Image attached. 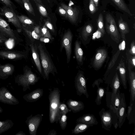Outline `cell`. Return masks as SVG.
Masks as SVG:
<instances>
[{
	"label": "cell",
	"instance_id": "obj_45",
	"mask_svg": "<svg viewBox=\"0 0 135 135\" xmlns=\"http://www.w3.org/2000/svg\"><path fill=\"white\" fill-rule=\"evenodd\" d=\"M89 9L90 12L93 14L96 11V8L93 0H90L89 4Z\"/></svg>",
	"mask_w": 135,
	"mask_h": 135
},
{
	"label": "cell",
	"instance_id": "obj_40",
	"mask_svg": "<svg viewBox=\"0 0 135 135\" xmlns=\"http://www.w3.org/2000/svg\"><path fill=\"white\" fill-rule=\"evenodd\" d=\"M40 29L42 36L44 38H48L51 40H52V38L49 31L45 25L41 27Z\"/></svg>",
	"mask_w": 135,
	"mask_h": 135
},
{
	"label": "cell",
	"instance_id": "obj_24",
	"mask_svg": "<svg viewBox=\"0 0 135 135\" xmlns=\"http://www.w3.org/2000/svg\"><path fill=\"white\" fill-rule=\"evenodd\" d=\"M0 56L3 58L9 59H17L22 58L25 55L20 53L9 51H0Z\"/></svg>",
	"mask_w": 135,
	"mask_h": 135
},
{
	"label": "cell",
	"instance_id": "obj_38",
	"mask_svg": "<svg viewBox=\"0 0 135 135\" xmlns=\"http://www.w3.org/2000/svg\"><path fill=\"white\" fill-rule=\"evenodd\" d=\"M26 9L30 13L35 16L33 8L29 0H21Z\"/></svg>",
	"mask_w": 135,
	"mask_h": 135
},
{
	"label": "cell",
	"instance_id": "obj_10",
	"mask_svg": "<svg viewBox=\"0 0 135 135\" xmlns=\"http://www.w3.org/2000/svg\"><path fill=\"white\" fill-rule=\"evenodd\" d=\"M0 102L10 105H16L19 102L11 92L4 87L0 88Z\"/></svg>",
	"mask_w": 135,
	"mask_h": 135
},
{
	"label": "cell",
	"instance_id": "obj_16",
	"mask_svg": "<svg viewBox=\"0 0 135 135\" xmlns=\"http://www.w3.org/2000/svg\"><path fill=\"white\" fill-rule=\"evenodd\" d=\"M77 123H82L93 126L97 125L98 122L96 117L93 114H84L76 119Z\"/></svg>",
	"mask_w": 135,
	"mask_h": 135
},
{
	"label": "cell",
	"instance_id": "obj_22",
	"mask_svg": "<svg viewBox=\"0 0 135 135\" xmlns=\"http://www.w3.org/2000/svg\"><path fill=\"white\" fill-rule=\"evenodd\" d=\"M119 29L120 32V36L123 40H126V35L129 32V29L127 23L124 21L121 17L118 21Z\"/></svg>",
	"mask_w": 135,
	"mask_h": 135
},
{
	"label": "cell",
	"instance_id": "obj_28",
	"mask_svg": "<svg viewBox=\"0 0 135 135\" xmlns=\"http://www.w3.org/2000/svg\"><path fill=\"white\" fill-rule=\"evenodd\" d=\"M112 92L116 94L117 90L120 88V83L119 78L117 72H116L112 80L110 87Z\"/></svg>",
	"mask_w": 135,
	"mask_h": 135
},
{
	"label": "cell",
	"instance_id": "obj_2",
	"mask_svg": "<svg viewBox=\"0 0 135 135\" xmlns=\"http://www.w3.org/2000/svg\"><path fill=\"white\" fill-rule=\"evenodd\" d=\"M50 91L48 96L49 102V119L50 122L57 123L60 116L59 109L60 102V91L59 88H54L53 90L49 89Z\"/></svg>",
	"mask_w": 135,
	"mask_h": 135
},
{
	"label": "cell",
	"instance_id": "obj_23",
	"mask_svg": "<svg viewBox=\"0 0 135 135\" xmlns=\"http://www.w3.org/2000/svg\"><path fill=\"white\" fill-rule=\"evenodd\" d=\"M126 117L128 120V124H133L135 125V100L131 104H129L128 106Z\"/></svg>",
	"mask_w": 135,
	"mask_h": 135
},
{
	"label": "cell",
	"instance_id": "obj_19",
	"mask_svg": "<svg viewBox=\"0 0 135 135\" xmlns=\"http://www.w3.org/2000/svg\"><path fill=\"white\" fill-rule=\"evenodd\" d=\"M116 69L119 71L121 83L123 88L126 89L127 88V80L125 63L122 58L119 61Z\"/></svg>",
	"mask_w": 135,
	"mask_h": 135
},
{
	"label": "cell",
	"instance_id": "obj_47",
	"mask_svg": "<svg viewBox=\"0 0 135 135\" xmlns=\"http://www.w3.org/2000/svg\"><path fill=\"white\" fill-rule=\"evenodd\" d=\"M45 25L49 28L52 32H55V30L52 23L48 21H46L45 23Z\"/></svg>",
	"mask_w": 135,
	"mask_h": 135
},
{
	"label": "cell",
	"instance_id": "obj_8",
	"mask_svg": "<svg viewBox=\"0 0 135 135\" xmlns=\"http://www.w3.org/2000/svg\"><path fill=\"white\" fill-rule=\"evenodd\" d=\"M0 14L5 16L8 21L11 22L16 28L19 29H22V26L18 18L12 7L6 6L3 7L1 9Z\"/></svg>",
	"mask_w": 135,
	"mask_h": 135
},
{
	"label": "cell",
	"instance_id": "obj_59",
	"mask_svg": "<svg viewBox=\"0 0 135 135\" xmlns=\"http://www.w3.org/2000/svg\"><path fill=\"white\" fill-rule=\"evenodd\" d=\"M3 41L0 39V43L3 42Z\"/></svg>",
	"mask_w": 135,
	"mask_h": 135
},
{
	"label": "cell",
	"instance_id": "obj_1",
	"mask_svg": "<svg viewBox=\"0 0 135 135\" xmlns=\"http://www.w3.org/2000/svg\"><path fill=\"white\" fill-rule=\"evenodd\" d=\"M43 69V76L45 79L48 80L50 74L53 75L57 70L45 45L40 43L37 45Z\"/></svg>",
	"mask_w": 135,
	"mask_h": 135
},
{
	"label": "cell",
	"instance_id": "obj_13",
	"mask_svg": "<svg viewBox=\"0 0 135 135\" xmlns=\"http://www.w3.org/2000/svg\"><path fill=\"white\" fill-rule=\"evenodd\" d=\"M107 55V51L103 49L98 50L94 59L93 65L96 69L100 68L103 64Z\"/></svg>",
	"mask_w": 135,
	"mask_h": 135
},
{
	"label": "cell",
	"instance_id": "obj_5",
	"mask_svg": "<svg viewBox=\"0 0 135 135\" xmlns=\"http://www.w3.org/2000/svg\"><path fill=\"white\" fill-rule=\"evenodd\" d=\"M75 86L78 95L80 96L84 94L86 98H89L86 80L82 72L79 71L77 73L75 78Z\"/></svg>",
	"mask_w": 135,
	"mask_h": 135
},
{
	"label": "cell",
	"instance_id": "obj_30",
	"mask_svg": "<svg viewBox=\"0 0 135 135\" xmlns=\"http://www.w3.org/2000/svg\"><path fill=\"white\" fill-rule=\"evenodd\" d=\"M90 126L82 123H77L73 129L72 133L77 134L82 133L86 130Z\"/></svg>",
	"mask_w": 135,
	"mask_h": 135
},
{
	"label": "cell",
	"instance_id": "obj_9",
	"mask_svg": "<svg viewBox=\"0 0 135 135\" xmlns=\"http://www.w3.org/2000/svg\"><path fill=\"white\" fill-rule=\"evenodd\" d=\"M102 128L107 131H110L113 123V117L109 110H106L102 108L99 112Z\"/></svg>",
	"mask_w": 135,
	"mask_h": 135
},
{
	"label": "cell",
	"instance_id": "obj_29",
	"mask_svg": "<svg viewBox=\"0 0 135 135\" xmlns=\"http://www.w3.org/2000/svg\"><path fill=\"white\" fill-rule=\"evenodd\" d=\"M13 124V122L11 120L0 121V134L11 128Z\"/></svg>",
	"mask_w": 135,
	"mask_h": 135
},
{
	"label": "cell",
	"instance_id": "obj_57",
	"mask_svg": "<svg viewBox=\"0 0 135 135\" xmlns=\"http://www.w3.org/2000/svg\"><path fill=\"white\" fill-rule=\"evenodd\" d=\"M16 2H17L18 3L20 4H23V3L21 0H14Z\"/></svg>",
	"mask_w": 135,
	"mask_h": 135
},
{
	"label": "cell",
	"instance_id": "obj_53",
	"mask_svg": "<svg viewBox=\"0 0 135 135\" xmlns=\"http://www.w3.org/2000/svg\"><path fill=\"white\" fill-rule=\"evenodd\" d=\"M0 39L3 41L6 40L7 38L5 37L0 32Z\"/></svg>",
	"mask_w": 135,
	"mask_h": 135
},
{
	"label": "cell",
	"instance_id": "obj_15",
	"mask_svg": "<svg viewBox=\"0 0 135 135\" xmlns=\"http://www.w3.org/2000/svg\"><path fill=\"white\" fill-rule=\"evenodd\" d=\"M43 89L37 88L25 95L23 98L27 102H33L39 100L43 96Z\"/></svg>",
	"mask_w": 135,
	"mask_h": 135
},
{
	"label": "cell",
	"instance_id": "obj_42",
	"mask_svg": "<svg viewBox=\"0 0 135 135\" xmlns=\"http://www.w3.org/2000/svg\"><path fill=\"white\" fill-rule=\"evenodd\" d=\"M41 14L43 17H47L48 14L46 8L37 2H35Z\"/></svg>",
	"mask_w": 135,
	"mask_h": 135
},
{
	"label": "cell",
	"instance_id": "obj_31",
	"mask_svg": "<svg viewBox=\"0 0 135 135\" xmlns=\"http://www.w3.org/2000/svg\"><path fill=\"white\" fill-rule=\"evenodd\" d=\"M93 31V27L90 24H88L85 26L81 32V36L83 39L86 40L91 34Z\"/></svg>",
	"mask_w": 135,
	"mask_h": 135
},
{
	"label": "cell",
	"instance_id": "obj_33",
	"mask_svg": "<svg viewBox=\"0 0 135 135\" xmlns=\"http://www.w3.org/2000/svg\"><path fill=\"white\" fill-rule=\"evenodd\" d=\"M112 0L121 10L127 13L130 16H132L133 15L123 0Z\"/></svg>",
	"mask_w": 135,
	"mask_h": 135
},
{
	"label": "cell",
	"instance_id": "obj_49",
	"mask_svg": "<svg viewBox=\"0 0 135 135\" xmlns=\"http://www.w3.org/2000/svg\"><path fill=\"white\" fill-rule=\"evenodd\" d=\"M59 11L60 13L65 17L67 18V14L66 11L61 7H60L59 8Z\"/></svg>",
	"mask_w": 135,
	"mask_h": 135
},
{
	"label": "cell",
	"instance_id": "obj_32",
	"mask_svg": "<svg viewBox=\"0 0 135 135\" xmlns=\"http://www.w3.org/2000/svg\"><path fill=\"white\" fill-rule=\"evenodd\" d=\"M120 51L118 50L116 53L114 55L112 59L109 63L106 71L104 75L103 79L104 80L106 78L109 73V71L114 65L120 53Z\"/></svg>",
	"mask_w": 135,
	"mask_h": 135
},
{
	"label": "cell",
	"instance_id": "obj_25",
	"mask_svg": "<svg viewBox=\"0 0 135 135\" xmlns=\"http://www.w3.org/2000/svg\"><path fill=\"white\" fill-rule=\"evenodd\" d=\"M109 86L107 85L105 88L106 106L109 109L113 110V104L116 94H115L112 92L109 91Z\"/></svg>",
	"mask_w": 135,
	"mask_h": 135
},
{
	"label": "cell",
	"instance_id": "obj_37",
	"mask_svg": "<svg viewBox=\"0 0 135 135\" xmlns=\"http://www.w3.org/2000/svg\"><path fill=\"white\" fill-rule=\"evenodd\" d=\"M17 16L21 25L31 26L34 24V22L32 20L26 16L23 15H17Z\"/></svg>",
	"mask_w": 135,
	"mask_h": 135
},
{
	"label": "cell",
	"instance_id": "obj_4",
	"mask_svg": "<svg viewBox=\"0 0 135 135\" xmlns=\"http://www.w3.org/2000/svg\"><path fill=\"white\" fill-rule=\"evenodd\" d=\"M105 20V28L107 32L114 41L117 43H119L121 37L114 19L110 14L107 13Z\"/></svg>",
	"mask_w": 135,
	"mask_h": 135
},
{
	"label": "cell",
	"instance_id": "obj_43",
	"mask_svg": "<svg viewBox=\"0 0 135 135\" xmlns=\"http://www.w3.org/2000/svg\"><path fill=\"white\" fill-rule=\"evenodd\" d=\"M126 55L128 64H129L131 68H134L135 66V56L131 55L127 53L126 54Z\"/></svg>",
	"mask_w": 135,
	"mask_h": 135
},
{
	"label": "cell",
	"instance_id": "obj_27",
	"mask_svg": "<svg viewBox=\"0 0 135 135\" xmlns=\"http://www.w3.org/2000/svg\"><path fill=\"white\" fill-rule=\"evenodd\" d=\"M22 29L31 40H39L41 36L36 33L33 30H32L27 26L21 25Z\"/></svg>",
	"mask_w": 135,
	"mask_h": 135
},
{
	"label": "cell",
	"instance_id": "obj_60",
	"mask_svg": "<svg viewBox=\"0 0 135 135\" xmlns=\"http://www.w3.org/2000/svg\"><path fill=\"white\" fill-rule=\"evenodd\" d=\"M47 1H48V2H50L51 1V0H47Z\"/></svg>",
	"mask_w": 135,
	"mask_h": 135
},
{
	"label": "cell",
	"instance_id": "obj_56",
	"mask_svg": "<svg viewBox=\"0 0 135 135\" xmlns=\"http://www.w3.org/2000/svg\"><path fill=\"white\" fill-rule=\"evenodd\" d=\"M34 2H36L38 3H40L41 4H43L42 3V1L41 0H34Z\"/></svg>",
	"mask_w": 135,
	"mask_h": 135
},
{
	"label": "cell",
	"instance_id": "obj_46",
	"mask_svg": "<svg viewBox=\"0 0 135 135\" xmlns=\"http://www.w3.org/2000/svg\"><path fill=\"white\" fill-rule=\"evenodd\" d=\"M128 52L131 55H135V42L134 40H133L131 44Z\"/></svg>",
	"mask_w": 135,
	"mask_h": 135
},
{
	"label": "cell",
	"instance_id": "obj_55",
	"mask_svg": "<svg viewBox=\"0 0 135 135\" xmlns=\"http://www.w3.org/2000/svg\"><path fill=\"white\" fill-rule=\"evenodd\" d=\"M26 134L22 131H20L16 134L15 135H25Z\"/></svg>",
	"mask_w": 135,
	"mask_h": 135
},
{
	"label": "cell",
	"instance_id": "obj_44",
	"mask_svg": "<svg viewBox=\"0 0 135 135\" xmlns=\"http://www.w3.org/2000/svg\"><path fill=\"white\" fill-rule=\"evenodd\" d=\"M113 117V123L114 127L115 129H117L118 127V117L116 113H114L113 110L109 109Z\"/></svg>",
	"mask_w": 135,
	"mask_h": 135
},
{
	"label": "cell",
	"instance_id": "obj_50",
	"mask_svg": "<svg viewBox=\"0 0 135 135\" xmlns=\"http://www.w3.org/2000/svg\"><path fill=\"white\" fill-rule=\"evenodd\" d=\"M3 3L7 6L12 7V3L10 0H0Z\"/></svg>",
	"mask_w": 135,
	"mask_h": 135
},
{
	"label": "cell",
	"instance_id": "obj_52",
	"mask_svg": "<svg viewBox=\"0 0 135 135\" xmlns=\"http://www.w3.org/2000/svg\"><path fill=\"white\" fill-rule=\"evenodd\" d=\"M41 41H44L45 42H49L50 41V39L47 38H40Z\"/></svg>",
	"mask_w": 135,
	"mask_h": 135
},
{
	"label": "cell",
	"instance_id": "obj_34",
	"mask_svg": "<svg viewBox=\"0 0 135 135\" xmlns=\"http://www.w3.org/2000/svg\"><path fill=\"white\" fill-rule=\"evenodd\" d=\"M97 25L98 31L102 36L105 33L104 29V20L102 14L100 13L99 15L97 20Z\"/></svg>",
	"mask_w": 135,
	"mask_h": 135
},
{
	"label": "cell",
	"instance_id": "obj_58",
	"mask_svg": "<svg viewBox=\"0 0 135 135\" xmlns=\"http://www.w3.org/2000/svg\"><path fill=\"white\" fill-rule=\"evenodd\" d=\"M3 111V110L2 108L0 106V113H1Z\"/></svg>",
	"mask_w": 135,
	"mask_h": 135
},
{
	"label": "cell",
	"instance_id": "obj_21",
	"mask_svg": "<svg viewBox=\"0 0 135 135\" xmlns=\"http://www.w3.org/2000/svg\"><path fill=\"white\" fill-rule=\"evenodd\" d=\"M14 69L13 66L11 64L0 65V78L3 79H7L12 74Z\"/></svg>",
	"mask_w": 135,
	"mask_h": 135
},
{
	"label": "cell",
	"instance_id": "obj_54",
	"mask_svg": "<svg viewBox=\"0 0 135 135\" xmlns=\"http://www.w3.org/2000/svg\"><path fill=\"white\" fill-rule=\"evenodd\" d=\"M99 0H93V2L96 7H98Z\"/></svg>",
	"mask_w": 135,
	"mask_h": 135
},
{
	"label": "cell",
	"instance_id": "obj_41",
	"mask_svg": "<svg viewBox=\"0 0 135 135\" xmlns=\"http://www.w3.org/2000/svg\"><path fill=\"white\" fill-rule=\"evenodd\" d=\"M59 109L60 112V115L62 114H66L68 112L71 111L66 104L61 102L60 104Z\"/></svg>",
	"mask_w": 135,
	"mask_h": 135
},
{
	"label": "cell",
	"instance_id": "obj_3",
	"mask_svg": "<svg viewBox=\"0 0 135 135\" xmlns=\"http://www.w3.org/2000/svg\"><path fill=\"white\" fill-rule=\"evenodd\" d=\"M39 78L31 71L30 69L25 70L23 74L17 76L15 79V82L18 86L23 87V91H25L27 89L30 90V86L35 85Z\"/></svg>",
	"mask_w": 135,
	"mask_h": 135
},
{
	"label": "cell",
	"instance_id": "obj_20",
	"mask_svg": "<svg viewBox=\"0 0 135 135\" xmlns=\"http://www.w3.org/2000/svg\"><path fill=\"white\" fill-rule=\"evenodd\" d=\"M66 104L68 107L74 113H77L83 110L85 107L83 102L71 99H69L67 101Z\"/></svg>",
	"mask_w": 135,
	"mask_h": 135
},
{
	"label": "cell",
	"instance_id": "obj_36",
	"mask_svg": "<svg viewBox=\"0 0 135 135\" xmlns=\"http://www.w3.org/2000/svg\"><path fill=\"white\" fill-rule=\"evenodd\" d=\"M120 91L119 89L117 92L113 106V110L118 117V109L120 101Z\"/></svg>",
	"mask_w": 135,
	"mask_h": 135
},
{
	"label": "cell",
	"instance_id": "obj_6",
	"mask_svg": "<svg viewBox=\"0 0 135 135\" xmlns=\"http://www.w3.org/2000/svg\"><path fill=\"white\" fill-rule=\"evenodd\" d=\"M73 38L72 33L70 30L68 29L64 34L61 40L60 50L61 51L64 48L65 49L67 63L69 62L71 59Z\"/></svg>",
	"mask_w": 135,
	"mask_h": 135
},
{
	"label": "cell",
	"instance_id": "obj_61",
	"mask_svg": "<svg viewBox=\"0 0 135 135\" xmlns=\"http://www.w3.org/2000/svg\"></svg>",
	"mask_w": 135,
	"mask_h": 135
},
{
	"label": "cell",
	"instance_id": "obj_17",
	"mask_svg": "<svg viewBox=\"0 0 135 135\" xmlns=\"http://www.w3.org/2000/svg\"><path fill=\"white\" fill-rule=\"evenodd\" d=\"M61 7L66 11L67 18L72 23H75L77 21L79 13V11L75 8H73L65 4L62 3Z\"/></svg>",
	"mask_w": 135,
	"mask_h": 135
},
{
	"label": "cell",
	"instance_id": "obj_14",
	"mask_svg": "<svg viewBox=\"0 0 135 135\" xmlns=\"http://www.w3.org/2000/svg\"><path fill=\"white\" fill-rule=\"evenodd\" d=\"M32 58L40 73L43 76V72L37 45L33 42L30 45Z\"/></svg>",
	"mask_w": 135,
	"mask_h": 135
},
{
	"label": "cell",
	"instance_id": "obj_39",
	"mask_svg": "<svg viewBox=\"0 0 135 135\" xmlns=\"http://www.w3.org/2000/svg\"><path fill=\"white\" fill-rule=\"evenodd\" d=\"M67 116L66 114H61L59 120V123L61 129L64 130L67 125Z\"/></svg>",
	"mask_w": 135,
	"mask_h": 135
},
{
	"label": "cell",
	"instance_id": "obj_11",
	"mask_svg": "<svg viewBox=\"0 0 135 135\" xmlns=\"http://www.w3.org/2000/svg\"><path fill=\"white\" fill-rule=\"evenodd\" d=\"M120 101L118 109V127L120 128L124 122L126 116V104L124 93H120Z\"/></svg>",
	"mask_w": 135,
	"mask_h": 135
},
{
	"label": "cell",
	"instance_id": "obj_18",
	"mask_svg": "<svg viewBox=\"0 0 135 135\" xmlns=\"http://www.w3.org/2000/svg\"><path fill=\"white\" fill-rule=\"evenodd\" d=\"M0 32L5 36L15 38V35L13 30L9 25L3 18L0 17Z\"/></svg>",
	"mask_w": 135,
	"mask_h": 135
},
{
	"label": "cell",
	"instance_id": "obj_48",
	"mask_svg": "<svg viewBox=\"0 0 135 135\" xmlns=\"http://www.w3.org/2000/svg\"><path fill=\"white\" fill-rule=\"evenodd\" d=\"M103 82V80L101 78L95 80L92 84L93 88H94L95 86H96L97 87L99 86V85L101 83Z\"/></svg>",
	"mask_w": 135,
	"mask_h": 135
},
{
	"label": "cell",
	"instance_id": "obj_26",
	"mask_svg": "<svg viewBox=\"0 0 135 135\" xmlns=\"http://www.w3.org/2000/svg\"><path fill=\"white\" fill-rule=\"evenodd\" d=\"M74 52L78 62L80 63L83 60V53L79 41L76 40L75 43Z\"/></svg>",
	"mask_w": 135,
	"mask_h": 135
},
{
	"label": "cell",
	"instance_id": "obj_51",
	"mask_svg": "<svg viewBox=\"0 0 135 135\" xmlns=\"http://www.w3.org/2000/svg\"><path fill=\"white\" fill-rule=\"evenodd\" d=\"M57 134L56 131L54 129H51L48 134V135H56Z\"/></svg>",
	"mask_w": 135,
	"mask_h": 135
},
{
	"label": "cell",
	"instance_id": "obj_7",
	"mask_svg": "<svg viewBox=\"0 0 135 135\" xmlns=\"http://www.w3.org/2000/svg\"><path fill=\"white\" fill-rule=\"evenodd\" d=\"M43 115L38 114L34 115L32 114L28 117L25 123L28 128L30 135H36L37 129L41 122Z\"/></svg>",
	"mask_w": 135,
	"mask_h": 135
},
{
	"label": "cell",
	"instance_id": "obj_12",
	"mask_svg": "<svg viewBox=\"0 0 135 135\" xmlns=\"http://www.w3.org/2000/svg\"><path fill=\"white\" fill-rule=\"evenodd\" d=\"M128 81L129 85V91L130 94L129 104L135 100V73L132 71L131 66L128 64Z\"/></svg>",
	"mask_w": 135,
	"mask_h": 135
},
{
	"label": "cell",
	"instance_id": "obj_35",
	"mask_svg": "<svg viewBox=\"0 0 135 135\" xmlns=\"http://www.w3.org/2000/svg\"><path fill=\"white\" fill-rule=\"evenodd\" d=\"M105 92L104 88L99 86L97 88V96L95 102L96 104L100 105L101 104V100L103 97Z\"/></svg>",
	"mask_w": 135,
	"mask_h": 135
}]
</instances>
